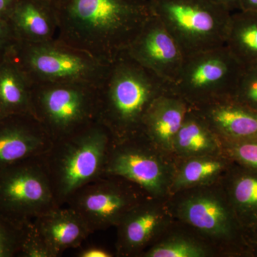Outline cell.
<instances>
[{"mask_svg":"<svg viewBox=\"0 0 257 257\" xmlns=\"http://www.w3.org/2000/svg\"><path fill=\"white\" fill-rule=\"evenodd\" d=\"M57 40L111 63L151 17L148 0H68L56 10Z\"/></svg>","mask_w":257,"mask_h":257,"instance_id":"cell-1","label":"cell"},{"mask_svg":"<svg viewBox=\"0 0 257 257\" xmlns=\"http://www.w3.org/2000/svg\"><path fill=\"white\" fill-rule=\"evenodd\" d=\"M171 90L161 79L122 52L112 62L98 89V122L119 143L141 133L144 118L152 103Z\"/></svg>","mask_w":257,"mask_h":257,"instance_id":"cell-2","label":"cell"},{"mask_svg":"<svg viewBox=\"0 0 257 257\" xmlns=\"http://www.w3.org/2000/svg\"><path fill=\"white\" fill-rule=\"evenodd\" d=\"M168 202L175 220L207 241L219 257H253L221 180L174 193Z\"/></svg>","mask_w":257,"mask_h":257,"instance_id":"cell-3","label":"cell"},{"mask_svg":"<svg viewBox=\"0 0 257 257\" xmlns=\"http://www.w3.org/2000/svg\"><path fill=\"white\" fill-rule=\"evenodd\" d=\"M113 140L99 122L54 141L40 157L56 202L66 205L79 189L104 175Z\"/></svg>","mask_w":257,"mask_h":257,"instance_id":"cell-4","label":"cell"},{"mask_svg":"<svg viewBox=\"0 0 257 257\" xmlns=\"http://www.w3.org/2000/svg\"><path fill=\"white\" fill-rule=\"evenodd\" d=\"M10 50L31 84L76 82L99 87L111 64L57 39L41 43L15 40Z\"/></svg>","mask_w":257,"mask_h":257,"instance_id":"cell-5","label":"cell"},{"mask_svg":"<svg viewBox=\"0 0 257 257\" xmlns=\"http://www.w3.org/2000/svg\"><path fill=\"white\" fill-rule=\"evenodd\" d=\"M184 57L226 45L231 13L216 0H148Z\"/></svg>","mask_w":257,"mask_h":257,"instance_id":"cell-6","label":"cell"},{"mask_svg":"<svg viewBox=\"0 0 257 257\" xmlns=\"http://www.w3.org/2000/svg\"><path fill=\"white\" fill-rule=\"evenodd\" d=\"M99 87L84 83L31 85L32 113L52 141L98 122Z\"/></svg>","mask_w":257,"mask_h":257,"instance_id":"cell-7","label":"cell"},{"mask_svg":"<svg viewBox=\"0 0 257 257\" xmlns=\"http://www.w3.org/2000/svg\"><path fill=\"white\" fill-rule=\"evenodd\" d=\"M244 66L226 45L186 56L171 90L197 107L232 96Z\"/></svg>","mask_w":257,"mask_h":257,"instance_id":"cell-8","label":"cell"},{"mask_svg":"<svg viewBox=\"0 0 257 257\" xmlns=\"http://www.w3.org/2000/svg\"><path fill=\"white\" fill-rule=\"evenodd\" d=\"M175 170V156L140 133L119 143L112 142L104 175L127 179L150 197L168 198Z\"/></svg>","mask_w":257,"mask_h":257,"instance_id":"cell-9","label":"cell"},{"mask_svg":"<svg viewBox=\"0 0 257 257\" xmlns=\"http://www.w3.org/2000/svg\"><path fill=\"white\" fill-rule=\"evenodd\" d=\"M40 157L0 169V210L26 223L58 207Z\"/></svg>","mask_w":257,"mask_h":257,"instance_id":"cell-10","label":"cell"},{"mask_svg":"<svg viewBox=\"0 0 257 257\" xmlns=\"http://www.w3.org/2000/svg\"><path fill=\"white\" fill-rule=\"evenodd\" d=\"M148 196L127 179L104 175L79 189L64 206L79 214L92 234L116 227L128 211Z\"/></svg>","mask_w":257,"mask_h":257,"instance_id":"cell-11","label":"cell"},{"mask_svg":"<svg viewBox=\"0 0 257 257\" xmlns=\"http://www.w3.org/2000/svg\"><path fill=\"white\" fill-rule=\"evenodd\" d=\"M174 221L168 198L145 197L116 226L115 256L141 257Z\"/></svg>","mask_w":257,"mask_h":257,"instance_id":"cell-12","label":"cell"},{"mask_svg":"<svg viewBox=\"0 0 257 257\" xmlns=\"http://www.w3.org/2000/svg\"><path fill=\"white\" fill-rule=\"evenodd\" d=\"M126 52L171 85L177 79L185 57L175 39L152 13Z\"/></svg>","mask_w":257,"mask_h":257,"instance_id":"cell-13","label":"cell"},{"mask_svg":"<svg viewBox=\"0 0 257 257\" xmlns=\"http://www.w3.org/2000/svg\"><path fill=\"white\" fill-rule=\"evenodd\" d=\"M53 143L31 114L0 118V169L20 161L41 157Z\"/></svg>","mask_w":257,"mask_h":257,"instance_id":"cell-14","label":"cell"},{"mask_svg":"<svg viewBox=\"0 0 257 257\" xmlns=\"http://www.w3.org/2000/svg\"><path fill=\"white\" fill-rule=\"evenodd\" d=\"M32 224L51 257L60 256L69 248L79 247L92 234L79 214L67 206L37 216Z\"/></svg>","mask_w":257,"mask_h":257,"instance_id":"cell-15","label":"cell"},{"mask_svg":"<svg viewBox=\"0 0 257 257\" xmlns=\"http://www.w3.org/2000/svg\"><path fill=\"white\" fill-rule=\"evenodd\" d=\"M194 108L221 140L257 138V111L230 96Z\"/></svg>","mask_w":257,"mask_h":257,"instance_id":"cell-16","label":"cell"},{"mask_svg":"<svg viewBox=\"0 0 257 257\" xmlns=\"http://www.w3.org/2000/svg\"><path fill=\"white\" fill-rule=\"evenodd\" d=\"M189 108L187 101L169 91L152 103L144 118L141 133L156 146L172 153L174 141Z\"/></svg>","mask_w":257,"mask_h":257,"instance_id":"cell-17","label":"cell"},{"mask_svg":"<svg viewBox=\"0 0 257 257\" xmlns=\"http://www.w3.org/2000/svg\"><path fill=\"white\" fill-rule=\"evenodd\" d=\"M8 20L19 41L41 43L57 39L56 10L38 0H20Z\"/></svg>","mask_w":257,"mask_h":257,"instance_id":"cell-18","label":"cell"},{"mask_svg":"<svg viewBox=\"0 0 257 257\" xmlns=\"http://www.w3.org/2000/svg\"><path fill=\"white\" fill-rule=\"evenodd\" d=\"M233 163L234 162L224 152L176 159L175 174L170 195L183 189L219 182Z\"/></svg>","mask_w":257,"mask_h":257,"instance_id":"cell-19","label":"cell"},{"mask_svg":"<svg viewBox=\"0 0 257 257\" xmlns=\"http://www.w3.org/2000/svg\"><path fill=\"white\" fill-rule=\"evenodd\" d=\"M221 181L235 215L246 231L257 221V170L234 162Z\"/></svg>","mask_w":257,"mask_h":257,"instance_id":"cell-20","label":"cell"},{"mask_svg":"<svg viewBox=\"0 0 257 257\" xmlns=\"http://www.w3.org/2000/svg\"><path fill=\"white\" fill-rule=\"evenodd\" d=\"M10 47L0 52V118L32 114V84L13 58Z\"/></svg>","mask_w":257,"mask_h":257,"instance_id":"cell-21","label":"cell"},{"mask_svg":"<svg viewBox=\"0 0 257 257\" xmlns=\"http://www.w3.org/2000/svg\"><path fill=\"white\" fill-rule=\"evenodd\" d=\"M141 257H219L215 248L175 220Z\"/></svg>","mask_w":257,"mask_h":257,"instance_id":"cell-22","label":"cell"},{"mask_svg":"<svg viewBox=\"0 0 257 257\" xmlns=\"http://www.w3.org/2000/svg\"><path fill=\"white\" fill-rule=\"evenodd\" d=\"M221 152L220 138L197 109L190 106L174 141L172 155L176 159H181Z\"/></svg>","mask_w":257,"mask_h":257,"instance_id":"cell-23","label":"cell"},{"mask_svg":"<svg viewBox=\"0 0 257 257\" xmlns=\"http://www.w3.org/2000/svg\"><path fill=\"white\" fill-rule=\"evenodd\" d=\"M226 46L243 66L257 64V13H232Z\"/></svg>","mask_w":257,"mask_h":257,"instance_id":"cell-24","label":"cell"},{"mask_svg":"<svg viewBox=\"0 0 257 257\" xmlns=\"http://www.w3.org/2000/svg\"><path fill=\"white\" fill-rule=\"evenodd\" d=\"M30 221L20 222L0 210V257L19 256Z\"/></svg>","mask_w":257,"mask_h":257,"instance_id":"cell-25","label":"cell"},{"mask_svg":"<svg viewBox=\"0 0 257 257\" xmlns=\"http://www.w3.org/2000/svg\"><path fill=\"white\" fill-rule=\"evenodd\" d=\"M221 141L223 152L234 163L257 170V138Z\"/></svg>","mask_w":257,"mask_h":257,"instance_id":"cell-26","label":"cell"},{"mask_svg":"<svg viewBox=\"0 0 257 257\" xmlns=\"http://www.w3.org/2000/svg\"><path fill=\"white\" fill-rule=\"evenodd\" d=\"M230 97L257 111V64L244 66L236 89Z\"/></svg>","mask_w":257,"mask_h":257,"instance_id":"cell-27","label":"cell"},{"mask_svg":"<svg viewBox=\"0 0 257 257\" xmlns=\"http://www.w3.org/2000/svg\"><path fill=\"white\" fill-rule=\"evenodd\" d=\"M32 221L29 223L25 240L18 256L51 257L45 245L35 234L32 227Z\"/></svg>","mask_w":257,"mask_h":257,"instance_id":"cell-28","label":"cell"},{"mask_svg":"<svg viewBox=\"0 0 257 257\" xmlns=\"http://www.w3.org/2000/svg\"><path fill=\"white\" fill-rule=\"evenodd\" d=\"M15 40L16 39L9 20L0 18V52L9 48Z\"/></svg>","mask_w":257,"mask_h":257,"instance_id":"cell-29","label":"cell"},{"mask_svg":"<svg viewBox=\"0 0 257 257\" xmlns=\"http://www.w3.org/2000/svg\"><path fill=\"white\" fill-rule=\"evenodd\" d=\"M114 256V254L107 251L105 248L97 247V246L84 248L77 255V256L79 257H113Z\"/></svg>","mask_w":257,"mask_h":257,"instance_id":"cell-30","label":"cell"},{"mask_svg":"<svg viewBox=\"0 0 257 257\" xmlns=\"http://www.w3.org/2000/svg\"><path fill=\"white\" fill-rule=\"evenodd\" d=\"M20 0H0V18L8 19Z\"/></svg>","mask_w":257,"mask_h":257,"instance_id":"cell-31","label":"cell"},{"mask_svg":"<svg viewBox=\"0 0 257 257\" xmlns=\"http://www.w3.org/2000/svg\"><path fill=\"white\" fill-rule=\"evenodd\" d=\"M245 234L252 251L253 246H257V221L253 226L245 231Z\"/></svg>","mask_w":257,"mask_h":257,"instance_id":"cell-32","label":"cell"},{"mask_svg":"<svg viewBox=\"0 0 257 257\" xmlns=\"http://www.w3.org/2000/svg\"><path fill=\"white\" fill-rule=\"evenodd\" d=\"M239 10L257 13V0H239Z\"/></svg>","mask_w":257,"mask_h":257,"instance_id":"cell-33","label":"cell"},{"mask_svg":"<svg viewBox=\"0 0 257 257\" xmlns=\"http://www.w3.org/2000/svg\"><path fill=\"white\" fill-rule=\"evenodd\" d=\"M216 1L227 8L231 13L239 10V0H216Z\"/></svg>","mask_w":257,"mask_h":257,"instance_id":"cell-34","label":"cell"},{"mask_svg":"<svg viewBox=\"0 0 257 257\" xmlns=\"http://www.w3.org/2000/svg\"><path fill=\"white\" fill-rule=\"evenodd\" d=\"M38 1L57 10L60 9L61 7L63 6L68 0H38Z\"/></svg>","mask_w":257,"mask_h":257,"instance_id":"cell-35","label":"cell"},{"mask_svg":"<svg viewBox=\"0 0 257 257\" xmlns=\"http://www.w3.org/2000/svg\"><path fill=\"white\" fill-rule=\"evenodd\" d=\"M253 257H257V246H253L252 248Z\"/></svg>","mask_w":257,"mask_h":257,"instance_id":"cell-36","label":"cell"}]
</instances>
